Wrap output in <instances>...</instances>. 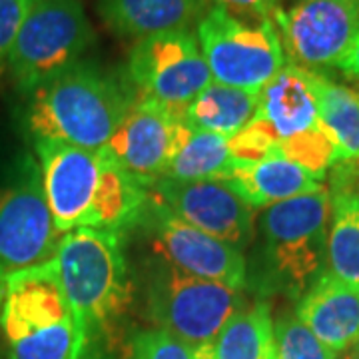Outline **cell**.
Returning <instances> with one entry per match:
<instances>
[{
    "instance_id": "1",
    "label": "cell",
    "mask_w": 359,
    "mask_h": 359,
    "mask_svg": "<svg viewBox=\"0 0 359 359\" xmlns=\"http://www.w3.org/2000/svg\"><path fill=\"white\" fill-rule=\"evenodd\" d=\"M40 176L56 228L120 231L138 222L148 190L118 166L108 150H86L34 138Z\"/></svg>"
},
{
    "instance_id": "2",
    "label": "cell",
    "mask_w": 359,
    "mask_h": 359,
    "mask_svg": "<svg viewBox=\"0 0 359 359\" xmlns=\"http://www.w3.org/2000/svg\"><path fill=\"white\" fill-rule=\"evenodd\" d=\"M132 102L114 78L80 60L30 94L28 126L34 138L104 150Z\"/></svg>"
},
{
    "instance_id": "3",
    "label": "cell",
    "mask_w": 359,
    "mask_h": 359,
    "mask_svg": "<svg viewBox=\"0 0 359 359\" xmlns=\"http://www.w3.org/2000/svg\"><path fill=\"white\" fill-rule=\"evenodd\" d=\"M52 264L70 308L88 332L112 323L128 309L132 283L118 231H68Z\"/></svg>"
},
{
    "instance_id": "4",
    "label": "cell",
    "mask_w": 359,
    "mask_h": 359,
    "mask_svg": "<svg viewBox=\"0 0 359 359\" xmlns=\"http://www.w3.org/2000/svg\"><path fill=\"white\" fill-rule=\"evenodd\" d=\"M330 218L327 186L264 208L259 228L266 264L283 292L302 297L325 271Z\"/></svg>"
},
{
    "instance_id": "5",
    "label": "cell",
    "mask_w": 359,
    "mask_h": 359,
    "mask_svg": "<svg viewBox=\"0 0 359 359\" xmlns=\"http://www.w3.org/2000/svg\"><path fill=\"white\" fill-rule=\"evenodd\" d=\"M198 42L212 80L231 88L262 92L287 65L269 16L250 22L216 4L198 20Z\"/></svg>"
},
{
    "instance_id": "6",
    "label": "cell",
    "mask_w": 359,
    "mask_h": 359,
    "mask_svg": "<svg viewBox=\"0 0 359 359\" xmlns=\"http://www.w3.org/2000/svg\"><path fill=\"white\" fill-rule=\"evenodd\" d=\"M323 128L320 118L316 72L285 65L259 92L256 116L230 138L233 160H259L292 154L297 144Z\"/></svg>"
},
{
    "instance_id": "7",
    "label": "cell",
    "mask_w": 359,
    "mask_h": 359,
    "mask_svg": "<svg viewBox=\"0 0 359 359\" xmlns=\"http://www.w3.org/2000/svg\"><path fill=\"white\" fill-rule=\"evenodd\" d=\"M94 30L80 0H34L8 54V72L20 94L80 62Z\"/></svg>"
},
{
    "instance_id": "8",
    "label": "cell",
    "mask_w": 359,
    "mask_h": 359,
    "mask_svg": "<svg viewBox=\"0 0 359 359\" xmlns=\"http://www.w3.org/2000/svg\"><path fill=\"white\" fill-rule=\"evenodd\" d=\"M146 295L156 325L194 349L212 341L245 308L244 287L194 278L166 262L150 271Z\"/></svg>"
},
{
    "instance_id": "9",
    "label": "cell",
    "mask_w": 359,
    "mask_h": 359,
    "mask_svg": "<svg viewBox=\"0 0 359 359\" xmlns=\"http://www.w3.org/2000/svg\"><path fill=\"white\" fill-rule=\"evenodd\" d=\"M44 194L36 162L26 156L0 186V278L54 259L62 240Z\"/></svg>"
},
{
    "instance_id": "10",
    "label": "cell",
    "mask_w": 359,
    "mask_h": 359,
    "mask_svg": "<svg viewBox=\"0 0 359 359\" xmlns=\"http://www.w3.org/2000/svg\"><path fill=\"white\" fill-rule=\"evenodd\" d=\"M269 18L290 65L313 70L344 60L359 34V0H287Z\"/></svg>"
},
{
    "instance_id": "11",
    "label": "cell",
    "mask_w": 359,
    "mask_h": 359,
    "mask_svg": "<svg viewBox=\"0 0 359 359\" xmlns=\"http://www.w3.org/2000/svg\"><path fill=\"white\" fill-rule=\"evenodd\" d=\"M128 74L140 98L178 112H186L194 98L214 82L198 36L190 30L136 40L128 56Z\"/></svg>"
},
{
    "instance_id": "12",
    "label": "cell",
    "mask_w": 359,
    "mask_h": 359,
    "mask_svg": "<svg viewBox=\"0 0 359 359\" xmlns=\"http://www.w3.org/2000/svg\"><path fill=\"white\" fill-rule=\"evenodd\" d=\"M190 132L186 112L140 98L132 102L106 150L128 176L150 190L164 178Z\"/></svg>"
},
{
    "instance_id": "13",
    "label": "cell",
    "mask_w": 359,
    "mask_h": 359,
    "mask_svg": "<svg viewBox=\"0 0 359 359\" xmlns=\"http://www.w3.org/2000/svg\"><path fill=\"white\" fill-rule=\"evenodd\" d=\"M148 200L238 250H244L254 238L256 208L248 204L230 180H160L150 188Z\"/></svg>"
},
{
    "instance_id": "14",
    "label": "cell",
    "mask_w": 359,
    "mask_h": 359,
    "mask_svg": "<svg viewBox=\"0 0 359 359\" xmlns=\"http://www.w3.org/2000/svg\"><path fill=\"white\" fill-rule=\"evenodd\" d=\"M146 226L150 248L160 262L194 278L244 287L245 257L242 250L180 219L148 200Z\"/></svg>"
},
{
    "instance_id": "15",
    "label": "cell",
    "mask_w": 359,
    "mask_h": 359,
    "mask_svg": "<svg viewBox=\"0 0 359 359\" xmlns=\"http://www.w3.org/2000/svg\"><path fill=\"white\" fill-rule=\"evenodd\" d=\"M295 316L335 353L359 341V290L323 271L299 297Z\"/></svg>"
},
{
    "instance_id": "16",
    "label": "cell",
    "mask_w": 359,
    "mask_h": 359,
    "mask_svg": "<svg viewBox=\"0 0 359 359\" xmlns=\"http://www.w3.org/2000/svg\"><path fill=\"white\" fill-rule=\"evenodd\" d=\"M359 160L339 162L330 184L332 218L325 271L359 290Z\"/></svg>"
},
{
    "instance_id": "17",
    "label": "cell",
    "mask_w": 359,
    "mask_h": 359,
    "mask_svg": "<svg viewBox=\"0 0 359 359\" xmlns=\"http://www.w3.org/2000/svg\"><path fill=\"white\" fill-rule=\"evenodd\" d=\"M252 208H269L323 188V180L282 154L259 160H233L228 178Z\"/></svg>"
},
{
    "instance_id": "18",
    "label": "cell",
    "mask_w": 359,
    "mask_h": 359,
    "mask_svg": "<svg viewBox=\"0 0 359 359\" xmlns=\"http://www.w3.org/2000/svg\"><path fill=\"white\" fill-rule=\"evenodd\" d=\"M202 0H98V16L118 36L148 39L188 30L202 13Z\"/></svg>"
},
{
    "instance_id": "19",
    "label": "cell",
    "mask_w": 359,
    "mask_h": 359,
    "mask_svg": "<svg viewBox=\"0 0 359 359\" xmlns=\"http://www.w3.org/2000/svg\"><path fill=\"white\" fill-rule=\"evenodd\" d=\"M196 359H278L269 306H245L205 346L196 347Z\"/></svg>"
},
{
    "instance_id": "20",
    "label": "cell",
    "mask_w": 359,
    "mask_h": 359,
    "mask_svg": "<svg viewBox=\"0 0 359 359\" xmlns=\"http://www.w3.org/2000/svg\"><path fill=\"white\" fill-rule=\"evenodd\" d=\"M259 92L240 90L212 82L186 108V122L192 130L219 134L230 140L256 116Z\"/></svg>"
},
{
    "instance_id": "21",
    "label": "cell",
    "mask_w": 359,
    "mask_h": 359,
    "mask_svg": "<svg viewBox=\"0 0 359 359\" xmlns=\"http://www.w3.org/2000/svg\"><path fill=\"white\" fill-rule=\"evenodd\" d=\"M321 124L334 136L341 162L359 160V90L316 72Z\"/></svg>"
},
{
    "instance_id": "22",
    "label": "cell",
    "mask_w": 359,
    "mask_h": 359,
    "mask_svg": "<svg viewBox=\"0 0 359 359\" xmlns=\"http://www.w3.org/2000/svg\"><path fill=\"white\" fill-rule=\"evenodd\" d=\"M233 156L230 152V140L202 130H192L186 144L170 162L162 180H178V182H194V180L228 178Z\"/></svg>"
},
{
    "instance_id": "23",
    "label": "cell",
    "mask_w": 359,
    "mask_h": 359,
    "mask_svg": "<svg viewBox=\"0 0 359 359\" xmlns=\"http://www.w3.org/2000/svg\"><path fill=\"white\" fill-rule=\"evenodd\" d=\"M88 334L84 321L72 313L13 341L11 359H84Z\"/></svg>"
},
{
    "instance_id": "24",
    "label": "cell",
    "mask_w": 359,
    "mask_h": 359,
    "mask_svg": "<svg viewBox=\"0 0 359 359\" xmlns=\"http://www.w3.org/2000/svg\"><path fill=\"white\" fill-rule=\"evenodd\" d=\"M278 359H337V353L323 346L295 313H283L273 321Z\"/></svg>"
},
{
    "instance_id": "25",
    "label": "cell",
    "mask_w": 359,
    "mask_h": 359,
    "mask_svg": "<svg viewBox=\"0 0 359 359\" xmlns=\"http://www.w3.org/2000/svg\"><path fill=\"white\" fill-rule=\"evenodd\" d=\"M130 359H196V349L164 330L154 327L132 337Z\"/></svg>"
},
{
    "instance_id": "26",
    "label": "cell",
    "mask_w": 359,
    "mask_h": 359,
    "mask_svg": "<svg viewBox=\"0 0 359 359\" xmlns=\"http://www.w3.org/2000/svg\"><path fill=\"white\" fill-rule=\"evenodd\" d=\"M34 0H0V66L8 62L14 40Z\"/></svg>"
},
{
    "instance_id": "27",
    "label": "cell",
    "mask_w": 359,
    "mask_h": 359,
    "mask_svg": "<svg viewBox=\"0 0 359 359\" xmlns=\"http://www.w3.org/2000/svg\"><path fill=\"white\" fill-rule=\"evenodd\" d=\"M280 0H216L218 6H224L230 13H245L257 14V16H269L271 8Z\"/></svg>"
},
{
    "instance_id": "28",
    "label": "cell",
    "mask_w": 359,
    "mask_h": 359,
    "mask_svg": "<svg viewBox=\"0 0 359 359\" xmlns=\"http://www.w3.org/2000/svg\"><path fill=\"white\" fill-rule=\"evenodd\" d=\"M337 68H339L344 74H347L349 78H353V80H358L359 82V34L358 39L353 40L351 48H349L346 56H344V60L337 65Z\"/></svg>"
},
{
    "instance_id": "29",
    "label": "cell",
    "mask_w": 359,
    "mask_h": 359,
    "mask_svg": "<svg viewBox=\"0 0 359 359\" xmlns=\"http://www.w3.org/2000/svg\"><path fill=\"white\" fill-rule=\"evenodd\" d=\"M346 359H359V341L351 349H347Z\"/></svg>"
},
{
    "instance_id": "30",
    "label": "cell",
    "mask_w": 359,
    "mask_h": 359,
    "mask_svg": "<svg viewBox=\"0 0 359 359\" xmlns=\"http://www.w3.org/2000/svg\"><path fill=\"white\" fill-rule=\"evenodd\" d=\"M2 299H4V280L0 278V308H2Z\"/></svg>"
},
{
    "instance_id": "31",
    "label": "cell",
    "mask_w": 359,
    "mask_h": 359,
    "mask_svg": "<svg viewBox=\"0 0 359 359\" xmlns=\"http://www.w3.org/2000/svg\"><path fill=\"white\" fill-rule=\"evenodd\" d=\"M358 196H359V194H358Z\"/></svg>"
}]
</instances>
